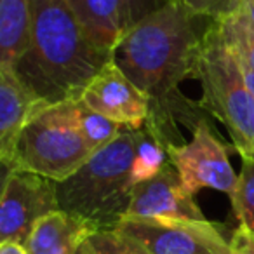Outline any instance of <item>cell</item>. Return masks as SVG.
Masks as SVG:
<instances>
[{
  "mask_svg": "<svg viewBox=\"0 0 254 254\" xmlns=\"http://www.w3.org/2000/svg\"><path fill=\"white\" fill-rule=\"evenodd\" d=\"M198 18L202 16L174 0L129 30L113 53V63L150 98L148 122L166 141L174 131L176 115L188 112L190 105L180 92V84L195 77L209 26L198 28Z\"/></svg>",
  "mask_w": 254,
  "mask_h": 254,
  "instance_id": "obj_1",
  "label": "cell"
},
{
  "mask_svg": "<svg viewBox=\"0 0 254 254\" xmlns=\"http://www.w3.org/2000/svg\"><path fill=\"white\" fill-rule=\"evenodd\" d=\"M89 39L66 0H32V35L16 73L47 103L78 99L112 61Z\"/></svg>",
  "mask_w": 254,
  "mask_h": 254,
  "instance_id": "obj_2",
  "label": "cell"
},
{
  "mask_svg": "<svg viewBox=\"0 0 254 254\" xmlns=\"http://www.w3.org/2000/svg\"><path fill=\"white\" fill-rule=\"evenodd\" d=\"M134 131L126 129L96 152L73 176L56 183L60 209L98 230L115 228L127 214L132 190Z\"/></svg>",
  "mask_w": 254,
  "mask_h": 254,
  "instance_id": "obj_3",
  "label": "cell"
},
{
  "mask_svg": "<svg viewBox=\"0 0 254 254\" xmlns=\"http://www.w3.org/2000/svg\"><path fill=\"white\" fill-rule=\"evenodd\" d=\"M92 155L78 126L77 99L46 103L19 132L7 171H28L61 183Z\"/></svg>",
  "mask_w": 254,
  "mask_h": 254,
  "instance_id": "obj_4",
  "label": "cell"
},
{
  "mask_svg": "<svg viewBox=\"0 0 254 254\" xmlns=\"http://www.w3.org/2000/svg\"><path fill=\"white\" fill-rule=\"evenodd\" d=\"M195 77L200 82L204 108L226 127L242 159H254V94L216 21L209 23L204 33Z\"/></svg>",
  "mask_w": 254,
  "mask_h": 254,
  "instance_id": "obj_5",
  "label": "cell"
},
{
  "mask_svg": "<svg viewBox=\"0 0 254 254\" xmlns=\"http://www.w3.org/2000/svg\"><path fill=\"white\" fill-rule=\"evenodd\" d=\"M167 153L188 193L195 197L204 188H211L226 193L233 200L239 176L230 164L225 145L216 138L205 120H197L188 143H169Z\"/></svg>",
  "mask_w": 254,
  "mask_h": 254,
  "instance_id": "obj_6",
  "label": "cell"
},
{
  "mask_svg": "<svg viewBox=\"0 0 254 254\" xmlns=\"http://www.w3.org/2000/svg\"><path fill=\"white\" fill-rule=\"evenodd\" d=\"M152 254H232L230 240L209 219L124 218L115 226Z\"/></svg>",
  "mask_w": 254,
  "mask_h": 254,
  "instance_id": "obj_7",
  "label": "cell"
},
{
  "mask_svg": "<svg viewBox=\"0 0 254 254\" xmlns=\"http://www.w3.org/2000/svg\"><path fill=\"white\" fill-rule=\"evenodd\" d=\"M54 211H60L54 181L28 171H7L0 198V242L26 244L33 226Z\"/></svg>",
  "mask_w": 254,
  "mask_h": 254,
  "instance_id": "obj_8",
  "label": "cell"
},
{
  "mask_svg": "<svg viewBox=\"0 0 254 254\" xmlns=\"http://www.w3.org/2000/svg\"><path fill=\"white\" fill-rule=\"evenodd\" d=\"M78 99L94 112L131 131L143 129L152 112L150 98L113 63V60L85 85Z\"/></svg>",
  "mask_w": 254,
  "mask_h": 254,
  "instance_id": "obj_9",
  "label": "cell"
},
{
  "mask_svg": "<svg viewBox=\"0 0 254 254\" xmlns=\"http://www.w3.org/2000/svg\"><path fill=\"white\" fill-rule=\"evenodd\" d=\"M126 218L195 221L207 219L195 202V197L183 187L173 164H169L153 180L136 185Z\"/></svg>",
  "mask_w": 254,
  "mask_h": 254,
  "instance_id": "obj_10",
  "label": "cell"
},
{
  "mask_svg": "<svg viewBox=\"0 0 254 254\" xmlns=\"http://www.w3.org/2000/svg\"><path fill=\"white\" fill-rule=\"evenodd\" d=\"M9 64H0V159L9 169L19 132L39 106L46 105Z\"/></svg>",
  "mask_w": 254,
  "mask_h": 254,
  "instance_id": "obj_11",
  "label": "cell"
},
{
  "mask_svg": "<svg viewBox=\"0 0 254 254\" xmlns=\"http://www.w3.org/2000/svg\"><path fill=\"white\" fill-rule=\"evenodd\" d=\"M96 230L85 219L60 209L44 216L33 226L25 246L28 254H77L78 247Z\"/></svg>",
  "mask_w": 254,
  "mask_h": 254,
  "instance_id": "obj_12",
  "label": "cell"
},
{
  "mask_svg": "<svg viewBox=\"0 0 254 254\" xmlns=\"http://www.w3.org/2000/svg\"><path fill=\"white\" fill-rule=\"evenodd\" d=\"M89 39L106 56L113 53L127 33L122 0H66Z\"/></svg>",
  "mask_w": 254,
  "mask_h": 254,
  "instance_id": "obj_13",
  "label": "cell"
},
{
  "mask_svg": "<svg viewBox=\"0 0 254 254\" xmlns=\"http://www.w3.org/2000/svg\"><path fill=\"white\" fill-rule=\"evenodd\" d=\"M32 35V0H0V64L14 68Z\"/></svg>",
  "mask_w": 254,
  "mask_h": 254,
  "instance_id": "obj_14",
  "label": "cell"
},
{
  "mask_svg": "<svg viewBox=\"0 0 254 254\" xmlns=\"http://www.w3.org/2000/svg\"><path fill=\"white\" fill-rule=\"evenodd\" d=\"M167 145L157 127L146 122L143 129L134 131V160H132V183L139 185L153 180L171 164Z\"/></svg>",
  "mask_w": 254,
  "mask_h": 254,
  "instance_id": "obj_15",
  "label": "cell"
},
{
  "mask_svg": "<svg viewBox=\"0 0 254 254\" xmlns=\"http://www.w3.org/2000/svg\"><path fill=\"white\" fill-rule=\"evenodd\" d=\"M77 113L80 131L84 134L85 141H87L89 148L92 150V153L106 148L110 143H113L126 131L124 126L106 119L101 113L94 112L82 99H77Z\"/></svg>",
  "mask_w": 254,
  "mask_h": 254,
  "instance_id": "obj_16",
  "label": "cell"
},
{
  "mask_svg": "<svg viewBox=\"0 0 254 254\" xmlns=\"http://www.w3.org/2000/svg\"><path fill=\"white\" fill-rule=\"evenodd\" d=\"M216 25L230 53L242 64L254 70V30L232 14L216 19Z\"/></svg>",
  "mask_w": 254,
  "mask_h": 254,
  "instance_id": "obj_17",
  "label": "cell"
},
{
  "mask_svg": "<svg viewBox=\"0 0 254 254\" xmlns=\"http://www.w3.org/2000/svg\"><path fill=\"white\" fill-rule=\"evenodd\" d=\"M232 207L239 219V226L254 233V159H242Z\"/></svg>",
  "mask_w": 254,
  "mask_h": 254,
  "instance_id": "obj_18",
  "label": "cell"
},
{
  "mask_svg": "<svg viewBox=\"0 0 254 254\" xmlns=\"http://www.w3.org/2000/svg\"><path fill=\"white\" fill-rule=\"evenodd\" d=\"M89 240L98 254H152L138 240L117 228L96 230Z\"/></svg>",
  "mask_w": 254,
  "mask_h": 254,
  "instance_id": "obj_19",
  "label": "cell"
},
{
  "mask_svg": "<svg viewBox=\"0 0 254 254\" xmlns=\"http://www.w3.org/2000/svg\"><path fill=\"white\" fill-rule=\"evenodd\" d=\"M124 2V18H126L127 32L134 28L138 23L148 16L159 12L166 5L173 4L174 0H122Z\"/></svg>",
  "mask_w": 254,
  "mask_h": 254,
  "instance_id": "obj_20",
  "label": "cell"
},
{
  "mask_svg": "<svg viewBox=\"0 0 254 254\" xmlns=\"http://www.w3.org/2000/svg\"><path fill=\"white\" fill-rule=\"evenodd\" d=\"M176 2L185 5L193 14L216 21L233 11L237 0H176Z\"/></svg>",
  "mask_w": 254,
  "mask_h": 254,
  "instance_id": "obj_21",
  "label": "cell"
},
{
  "mask_svg": "<svg viewBox=\"0 0 254 254\" xmlns=\"http://www.w3.org/2000/svg\"><path fill=\"white\" fill-rule=\"evenodd\" d=\"M228 240L232 254H254V233L249 230L239 226L233 230Z\"/></svg>",
  "mask_w": 254,
  "mask_h": 254,
  "instance_id": "obj_22",
  "label": "cell"
},
{
  "mask_svg": "<svg viewBox=\"0 0 254 254\" xmlns=\"http://www.w3.org/2000/svg\"><path fill=\"white\" fill-rule=\"evenodd\" d=\"M230 14L254 30V0H237Z\"/></svg>",
  "mask_w": 254,
  "mask_h": 254,
  "instance_id": "obj_23",
  "label": "cell"
},
{
  "mask_svg": "<svg viewBox=\"0 0 254 254\" xmlns=\"http://www.w3.org/2000/svg\"><path fill=\"white\" fill-rule=\"evenodd\" d=\"M0 254H28V249L19 242H0Z\"/></svg>",
  "mask_w": 254,
  "mask_h": 254,
  "instance_id": "obj_24",
  "label": "cell"
},
{
  "mask_svg": "<svg viewBox=\"0 0 254 254\" xmlns=\"http://www.w3.org/2000/svg\"><path fill=\"white\" fill-rule=\"evenodd\" d=\"M237 60V58H235ZM239 61V60H237ZM239 66H240V71H242V77H244V80H246V84H247V87L251 89V92L254 94V70L253 68H249V66H246V64H242L239 61Z\"/></svg>",
  "mask_w": 254,
  "mask_h": 254,
  "instance_id": "obj_25",
  "label": "cell"
},
{
  "mask_svg": "<svg viewBox=\"0 0 254 254\" xmlns=\"http://www.w3.org/2000/svg\"><path fill=\"white\" fill-rule=\"evenodd\" d=\"M77 254H98V253H96V249H94V246L91 244V240L87 239L80 247H78Z\"/></svg>",
  "mask_w": 254,
  "mask_h": 254,
  "instance_id": "obj_26",
  "label": "cell"
}]
</instances>
